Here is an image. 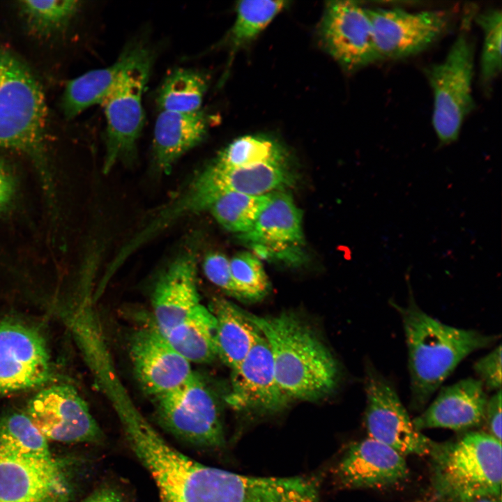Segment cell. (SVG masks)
Returning a JSON list of instances; mask_svg holds the SVG:
<instances>
[{
  "mask_svg": "<svg viewBox=\"0 0 502 502\" xmlns=\"http://www.w3.org/2000/svg\"><path fill=\"white\" fill-rule=\"evenodd\" d=\"M473 502H501V495H489L477 499Z\"/></svg>",
  "mask_w": 502,
  "mask_h": 502,
  "instance_id": "cell-39",
  "label": "cell"
},
{
  "mask_svg": "<svg viewBox=\"0 0 502 502\" xmlns=\"http://www.w3.org/2000/svg\"><path fill=\"white\" fill-rule=\"evenodd\" d=\"M206 75L190 68H178L162 82L156 102L160 112H193L199 111L208 89Z\"/></svg>",
  "mask_w": 502,
  "mask_h": 502,
  "instance_id": "cell-26",
  "label": "cell"
},
{
  "mask_svg": "<svg viewBox=\"0 0 502 502\" xmlns=\"http://www.w3.org/2000/svg\"><path fill=\"white\" fill-rule=\"evenodd\" d=\"M26 414L47 440L96 443L103 439L86 402L71 385L43 387L28 402Z\"/></svg>",
  "mask_w": 502,
  "mask_h": 502,
  "instance_id": "cell-11",
  "label": "cell"
},
{
  "mask_svg": "<svg viewBox=\"0 0 502 502\" xmlns=\"http://www.w3.org/2000/svg\"><path fill=\"white\" fill-rule=\"evenodd\" d=\"M476 22L483 33L480 81L483 89L488 91L501 72V10L489 8L477 15Z\"/></svg>",
  "mask_w": 502,
  "mask_h": 502,
  "instance_id": "cell-32",
  "label": "cell"
},
{
  "mask_svg": "<svg viewBox=\"0 0 502 502\" xmlns=\"http://www.w3.org/2000/svg\"><path fill=\"white\" fill-rule=\"evenodd\" d=\"M482 382L471 377L442 388L434 401L412 420L419 431L432 428L465 430L480 425L487 402Z\"/></svg>",
  "mask_w": 502,
  "mask_h": 502,
  "instance_id": "cell-21",
  "label": "cell"
},
{
  "mask_svg": "<svg viewBox=\"0 0 502 502\" xmlns=\"http://www.w3.org/2000/svg\"><path fill=\"white\" fill-rule=\"evenodd\" d=\"M209 309L216 321L217 357L232 370L245 358L261 332L246 312L225 298H215Z\"/></svg>",
  "mask_w": 502,
  "mask_h": 502,
  "instance_id": "cell-23",
  "label": "cell"
},
{
  "mask_svg": "<svg viewBox=\"0 0 502 502\" xmlns=\"http://www.w3.org/2000/svg\"><path fill=\"white\" fill-rule=\"evenodd\" d=\"M82 502H126V501L115 489L103 486L94 490Z\"/></svg>",
  "mask_w": 502,
  "mask_h": 502,
  "instance_id": "cell-38",
  "label": "cell"
},
{
  "mask_svg": "<svg viewBox=\"0 0 502 502\" xmlns=\"http://www.w3.org/2000/svg\"><path fill=\"white\" fill-rule=\"evenodd\" d=\"M319 35L329 54L347 72L381 61L367 8L358 2H327Z\"/></svg>",
  "mask_w": 502,
  "mask_h": 502,
  "instance_id": "cell-13",
  "label": "cell"
},
{
  "mask_svg": "<svg viewBox=\"0 0 502 502\" xmlns=\"http://www.w3.org/2000/svg\"><path fill=\"white\" fill-rule=\"evenodd\" d=\"M197 257L185 252L158 279L151 297L152 319L163 335L201 303L197 289Z\"/></svg>",
  "mask_w": 502,
  "mask_h": 502,
  "instance_id": "cell-20",
  "label": "cell"
},
{
  "mask_svg": "<svg viewBox=\"0 0 502 502\" xmlns=\"http://www.w3.org/2000/svg\"><path fill=\"white\" fill-rule=\"evenodd\" d=\"M0 452L26 459H53L47 440L23 413L0 418Z\"/></svg>",
  "mask_w": 502,
  "mask_h": 502,
  "instance_id": "cell-27",
  "label": "cell"
},
{
  "mask_svg": "<svg viewBox=\"0 0 502 502\" xmlns=\"http://www.w3.org/2000/svg\"><path fill=\"white\" fill-rule=\"evenodd\" d=\"M286 153L276 141L264 135H245L235 139L212 160L225 168L250 167L264 163H286Z\"/></svg>",
  "mask_w": 502,
  "mask_h": 502,
  "instance_id": "cell-29",
  "label": "cell"
},
{
  "mask_svg": "<svg viewBox=\"0 0 502 502\" xmlns=\"http://www.w3.org/2000/svg\"><path fill=\"white\" fill-rule=\"evenodd\" d=\"M80 8L74 0L17 1V8L32 35L46 38L66 29Z\"/></svg>",
  "mask_w": 502,
  "mask_h": 502,
  "instance_id": "cell-28",
  "label": "cell"
},
{
  "mask_svg": "<svg viewBox=\"0 0 502 502\" xmlns=\"http://www.w3.org/2000/svg\"><path fill=\"white\" fill-rule=\"evenodd\" d=\"M153 400L158 423L176 439L204 449L225 446L218 399L199 375L193 372L180 386Z\"/></svg>",
  "mask_w": 502,
  "mask_h": 502,
  "instance_id": "cell-8",
  "label": "cell"
},
{
  "mask_svg": "<svg viewBox=\"0 0 502 502\" xmlns=\"http://www.w3.org/2000/svg\"><path fill=\"white\" fill-rule=\"evenodd\" d=\"M203 270L213 284L238 298L231 275L229 259L224 254L218 252L208 253L204 259Z\"/></svg>",
  "mask_w": 502,
  "mask_h": 502,
  "instance_id": "cell-34",
  "label": "cell"
},
{
  "mask_svg": "<svg viewBox=\"0 0 502 502\" xmlns=\"http://www.w3.org/2000/svg\"><path fill=\"white\" fill-rule=\"evenodd\" d=\"M405 305L390 304L402 323L408 354L411 407L421 410L457 366L471 353L494 344L499 335L451 326L431 317L416 303L406 274Z\"/></svg>",
  "mask_w": 502,
  "mask_h": 502,
  "instance_id": "cell-1",
  "label": "cell"
},
{
  "mask_svg": "<svg viewBox=\"0 0 502 502\" xmlns=\"http://www.w3.org/2000/svg\"><path fill=\"white\" fill-rule=\"evenodd\" d=\"M381 61L418 54L439 40L450 28L446 10L411 12L402 8H367Z\"/></svg>",
  "mask_w": 502,
  "mask_h": 502,
  "instance_id": "cell-10",
  "label": "cell"
},
{
  "mask_svg": "<svg viewBox=\"0 0 502 502\" xmlns=\"http://www.w3.org/2000/svg\"><path fill=\"white\" fill-rule=\"evenodd\" d=\"M123 52L124 65L101 104L107 121L102 167L105 174L120 162L129 163L135 160L137 141L144 124L142 97L153 54L140 43L130 45Z\"/></svg>",
  "mask_w": 502,
  "mask_h": 502,
  "instance_id": "cell-6",
  "label": "cell"
},
{
  "mask_svg": "<svg viewBox=\"0 0 502 502\" xmlns=\"http://www.w3.org/2000/svg\"><path fill=\"white\" fill-rule=\"evenodd\" d=\"M52 377L42 335L21 321H0V396L43 387Z\"/></svg>",
  "mask_w": 502,
  "mask_h": 502,
  "instance_id": "cell-12",
  "label": "cell"
},
{
  "mask_svg": "<svg viewBox=\"0 0 502 502\" xmlns=\"http://www.w3.org/2000/svg\"><path fill=\"white\" fill-rule=\"evenodd\" d=\"M409 473L404 456L367 437L349 446L334 474L344 489H383L403 482Z\"/></svg>",
  "mask_w": 502,
  "mask_h": 502,
  "instance_id": "cell-18",
  "label": "cell"
},
{
  "mask_svg": "<svg viewBox=\"0 0 502 502\" xmlns=\"http://www.w3.org/2000/svg\"><path fill=\"white\" fill-rule=\"evenodd\" d=\"M225 401L236 411L256 414L279 412L291 402L277 382L271 352L261 333L245 358L231 370Z\"/></svg>",
  "mask_w": 502,
  "mask_h": 502,
  "instance_id": "cell-15",
  "label": "cell"
},
{
  "mask_svg": "<svg viewBox=\"0 0 502 502\" xmlns=\"http://www.w3.org/2000/svg\"><path fill=\"white\" fill-rule=\"evenodd\" d=\"M302 219L291 195L284 190L275 191L253 227L239 238L263 257L296 259L304 243Z\"/></svg>",
  "mask_w": 502,
  "mask_h": 502,
  "instance_id": "cell-19",
  "label": "cell"
},
{
  "mask_svg": "<svg viewBox=\"0 0 502 502\" xmlns=\"http://www.w3.org/2000/svg\"><path fill=\"white\" fill-rule=\"evenodd\" d=\"M129 356L139 383L153 399L176 389L194 372L152 319L132 334Z\"/></svg>",
  "mask_w": 502,
  "mask_h": 502,
  "instance_id": "cell-14",
  "label": "cell"
},
{
  "mask_svg": "<svg viewBox=\"0 0 502 502\" xmlns=\"http://www.w3.org/2000/svg\"><path fill=\"white\" fill-rule=\"evenodd\" d=\"M293 183L286 163H264L225 168L212 161L188 183L189 190L204 211L219 197L229 193L252 195L283 190Z\"/></svg>",
  "mask_w": 502,
  "mask_h": 502,
  "instance_id": "cell-16",
  "label": "cell"
},
{
  "mask_svg": "<svg viewBox=\"0 0 502 502\" xmlns=\"http://www.w3.org/2000/svg\"><path fill=\"white\" fill-rule=\"evenodd\" d=\"M229 263L238 298L258 301L268 293V279L256 254L241 252L231 258Z\"/></svg>",
  "mask_w": 502,
  "mask_h": 502,
  "instance_id": "cell-33",
  "label": "cell"
},
{
  "mask_svg": "<svg viewBox=\"0 0 502 502\" xmlns=\"http://www.w3.org/2000/svg\"><path fill=\"white\" fill-rule=\"evenodd\" d=\"M247 314L266 340L277 382L291 401L317 400L334 390L337 363L309 326L290 312Z\"/></svg>",
  "mask_w": 502,
  "mask_h": 502,
  "instance_id": "cell-3",
  "label": "cell"
},
{
  "mask_svg": "<svg viewBox=\"0 0 502 502\" xmlns=\"http://www.w3.org/2000/svg\"><path fill=\"white\" fill-rule=\"evenodd\" d=\"M271 193L261 195L226 194L214 201L208 211L224 229L243 234L253 227L270 202Z\"/></svg>",
  "mask_w": 502,
  "mask_h": 502,
  "instance_id": "cell-30",
  "label": "cell"
},
{
  "mask_svg": "<svg viewBox=\"0 0 502 502\" xmlns=\"http://www.w3.org/2000/svg\"><path fill=\"white\" fill-rule=\"evenodd\" d=\"M215 318L201 303L164 335L189 363H208L217 357Z\"/></svg>",
  "mask_w": 502,
  "mask_h": 502,
  "instance_id": "cell-24",
  "label": "cell"
},
{
  "mask_svg": "<svg viewBox=\"0 0 502 502\" xmlns=\"http://www.w3.org/2000/svg\"><path fill=\"white\" fill-rule=\"evenodd\" d=\"M209 116L200 109L193 112L162 111L155 121L153 160L156 169L167 174L176 161L206 138Z\"/></svg>",
  "mask_w": 502,
  "mask_h": 502,
  "instance_id": "cell-22",
  "label": "cell"
},
{
  "mask_svg": "<svg viewBox=\"0 0 502 502\" xmlns=\"http://www.w3.org/2000/svg\"><path fill=\"white\" fill-rule=\"evenodd\" d=\"M15 181L7 163L0 158V212L13 200L15 192Z\"/></svg>",
  "mask_w": 502,
  "mask_h": 502,
  "instance_id": "cell-37",
  "label": "cell"
},
{
  "mask_svg": "<svg viewBox=\"0 0 502 502\" xmlns=\"http://www.w3.org/2000/svg\"><path fill=\"white\" fill-rule=\"evenodd\" d=\"M473 73V45L465 30L457 36L441 62L425 69L433 93L432 125L440 146L457 141L464 119L476 107Z\"/></svg>",
  "mask_w": 502,
  "mask_h": 502,
  "instance_id": "cell-7",
  "label": "cell"
},
{
  "mask_svg": "<svg viewBox=\"0 0 502 502\" xmlns=\"http://www.w3.org/2000/svg\"><path fill=\"white\" fill-rule=\"evenodd\" d=\"M501 441L487 432H469L457 441L435 444L432 487L448 502H473L501 495Z\"/></svg>",
  "mask_w": 502,
  "mask_h": 502,
  "instance_id": "cell-4",
  "label": "cell"
},
{
  "mask_svg": "<svg viewBox=\"0 0 502 502\" xmlns=\"http://www.w3.org/2000/svg\"><path fill=\"white\" fill-rule=\"evenodd\" d=\"M473 370L485 390L497 391L501 386V346L499 344L489 353L479 358Z\"/></svg>",
  "mask_w": 502,
  "mask_h": 502,
  "instance_id": "cell-35",
  "label": "cell"
},
{
  "mask_svg": "<svg viewBox=\"0 0 502 502\" xmlns=\"http://www.w3.org/2000/svg\"><path fill=\"white\" fill-rule=\"evenodd\" d=\"M488 434L501 441V389L488 398L485 419Z\"/></svg>",
  "mask_w": 502,
  "mask_h": 502,
  "instance_id": "cell-36",
  "label": "cell"
},
{
  "mask_svg": "<svg viewBox=\"0 0 502 502\" xmlns=\"http://www.w3.org/2000/svg\"><path fill=\"white\" fill-rule=\"evenodd\" d=\"M365 390L368 437L404 457L430 455L436 443L416 429L394 386L371 363L366 369Z\"/></svg>",
  "mask_w": 502,
  "mask_h": 502,
  "instance_id": "cell-9",
  "label": "cell"
},
{
  "mask_svg": "<svg viewBox=\"0 0 502 502\" xmlns=\"http://www.w3.org/2000/svg\"><path fill=\"white\" fill-rule=\"evenodd\" d=\"M48 109L45 96L30 69L0 48V149L41 159Z\"/></svg>",
  "mask_w": 502,
  "mask_h": 502,
  "instance_id": "cell-5",
  "label": "cell"
},
{
  "mask_svg": "<svg viewBox=\"0 0 502 502\" xmlns=\"http://www.w3.org/2000/svg\"><path fill=\"white\" fill-rule=\"evenodd\" d=\"M286 1L245 0L236 5V18L229 33L232 50L253 40L283 10Z\"/></svg>",
  "mask_w": 502,
  "mask_h": 502,
  "instance_id": "cell-31",
  "label": "cell"
},
{
  "mask_svg": "<svg viewBox=\"0 0 502 502\" xmlns=\"http://www.w3.org/2000/svg\"><path fill=\"white\" fill-rule=\"evenodd\" d=\"M71 493L67 476L54 459L0 452V502H69Z\"/></svg>",
  "mask_w": 502,
  "mask_h": 502,
  "instance_id": "cell-17",
  "label": "cell"
},
{
  "mask_svg": "<svg viewBox=\"0 0 502 502\" xmlns=\"http://www.w3.org/2000/svg\"><path fill=\"white\" fill-rule=\"evenodd\" d=\"M116 413L130 450L155 482L159 502H222L227 471L174 448L133 405Z\"/></svg>",
  "mask_w": 502,
  "mask_h": 502,
  "instance_id": "cell-2",
  "label": "cell"
},
{
  "mask_svg": "<svg viewBox=\"0 0 502 502\" xmlns=\"http://www.w3.org/2000/svg\"><path fill=\"white\" fill-rule=\"evenodd\" d=\"M125 63L123 52L112 65L89 71L70 80L61 98V109L67 119H72L93 105L102 104Z\"/></svg>",
  "mask_w": 502,
  "mask_h": 502,
  "instance_id": "cell-25",
  "label": "cell"
}]
</instances>
